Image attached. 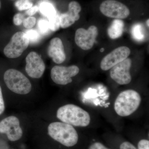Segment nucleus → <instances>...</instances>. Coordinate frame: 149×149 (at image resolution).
Segmentation results:
<instances>
[{
	"instance_id": "f257e3e1",
	"label": "nucleus",
	"mask_w": 149,
	"mask_h": 149,
	"mask_svg": "<svg viewBox=\"0 0 149 149\" xmlns=\"http://www.w3.org/2000/svg\"><path fill=\"white\" fill-rule=\"evenodd\" d=\"M56 116L62 122L76 127H86L91 122V116L88 112L72 104L60 107Z\"/></svg>"
},
{
	"instance_id": "f03ea898",
	"label": "nucleus",
	"mask_w": 149,
	"mask_h": 149,
	"mask_svg": "<svg viewBox=\"0 0 149 149\" xmlns=\"http://www.w3.org/2000/svg\"><path fill=\"white\" fill-rule=\"evenodd\" d=\"M51 138L66 147H72L77 143L78 134L72 125L63 122H53L48 128Z\"/></svg>"
},
{
	"instance_id": "7ed1b4c3",
	"label": "nucleus",
	"mask_w": 149,
	"mask_h": 149,
	"mask_svg": "<svg viewBox=\"0 0 149 149\" xmlns=\"http://www.w3.org/2000/svg\"><path fill=\"white\" fill-rule=\"evenodd\" d=\"M141 102V97L138 92L133 90H126L117 96L114 103V110L119 116H129L139 108Z\"/></svg>"
},
{
	"instance_id": "20e7f679",
	"label": "nucleus",
	"mask_w": 149,
	"mask_h": 149,
	"mask_svg": "<svg viewBox=\"0 0 149 149\" xmlns=\"http://www.w3.org/2000/svg\"><path fill=\"white\" fill-rule=\"evenodd\" d=\"M3 78L8 88L13 93L26 95L31 91L32 85L29 79L17 70H8L5 72Z\"/></svg>"
},
{
	"instance_id": "39448f33",
	"label": "nucleus",
	"mask_w": 149,
	"mask_h": 149,
	"mask_svg": "<svg viewBox=\"0 0 149 149\" xmlns=\"http://www.w3.org/2000/svg\"><path fill=\"white\" fill-rule=\"evenodd\" d=\"M29 42L25 33L17 32L12 36L10 42L4 49V54L8 58H17L21 56L27 49Z\"/></svg>"
},
{
	"instance_id": "423d86ee",
	"label": "nucleus",
	"mask_w": 149,
	"mask_h": 149,
	"mask_svg": "<svg viewBox=\"0 0 149 149\" xmlns=\"http://www.w3.org/2000/svg\"><path fill=\"white\" fill-rule=\"evenodd\" d=\"M100 9L105 16L117 19L127 18L130 14V11L126 6L116 0L104 1L101 4Z\"/></svg>"
},
{
	"instance_id": "0eeeda50",
	"label": "nucleus",
	"mask_w": 149,
	"mask_h": 149,
	"mask_svg": "<svg viewBox=\"0 0 149 149\" xmlns=\"http://www.w3.org/2000/svg\"><path fill=\"white\" fill-rule=\"evenodd\" d=\"M80 69L75 65L69 67L54 66L51 71L52 80L56 84L66 85L72 82V77L79 73Z\"/></svg>"
},
{
	"instance_id": "6e6552de",
	"label": "nucleus",
	"mask_w": 149,
	"mask_h": 149,
	"mask_svg": "<svg viewBox=\"0 0 149 149\" xmlns=\"http://www.w3.org/2000/svg\"><path fill=\"white\" fill-rule=\"evenodd\" d=\"M98 35V28L94 25L90 26L88 29L79 28L75 32L74 41L78 47L88 50L93 47Z\"/></svg>"
},
{
	"instance_id": "1a4fd4ad",
	"label": "nucleus",
	"mask_w": 149,
	"mask_h": 149,
	"mask_svg": "<svg viewBox=\"0 0 149 149\" xmlns=\"http://www.w3.org/2000/svg\"><path fill=\"white\" fill-rule=\"evenodd\" d=\"M132 61L127 58L118 63L111 69V77L116 83L120 85H127L132 80L130 74V69Z\"/></svg>"
},
{
	"instance_id": "9d476101",
	"label": "nucleus",
	"mask_w": 149,
	"mask_h": 149,
	"mask_svg": "<svg viewBox=\"0 0 149 149\" xmlns=\"http://www.w3.org/2000/svg\"><path fill=\"white\" fill-rule=\"evenodd\" d=\"M0 133L6 134L10 141H16L21 139L23 132L18 118L10 116L2 120L0 122Z\"/></svg>"
},
{
	"instance_id": "9b49d317",
	"label": "nucleus",
	"mask_w": 149,
	"mask_h": 149,
	"mask_svg": "<svg viewBox=\"0 0 149 149\" xmlns=\"http://www.w3.org/2000/svg\"><path fill=\"white\" fill-rule=\"evenodd\" d=\"M130 54V49L125 46L115 49L104 57L101 62V68L104 71L111 69L118 63L128 58Z\"/></svg>"
},
{
	"instance_id": "f8f14e48",
	"label": "nucleus",
	"mask_w": 149,
	"mask_h": 149,
	"mask_svg": "<svg viewBox=\"0 0 149 149\" xmlns=\"http://www.w3.org/2000/svg\"><path fill=\"white\" fill-rule=\"evenodd\" d=\"M25 70L29 77L40 78L42 76L45 65L40 56L36 52L29 53L26 58Z\"/></svg>"
},
{
	"instance_id": "ddd939ff",
	"label": "nucleus",
	"mask_w": 149,
	"mask_h": 149,
	"mask_svg": "<svg viewBox=\"0 0 149 149\" xmlns=\"http://www.w3.org/2000/svg\"><path fill=\"white\" fill-rule=\"evenodd\" d=\"M81 7L79 3L72 1L69 3L68 11L60 15V27L65 29L70 27L80 19Z\"/></svg>"
},
{
	"instance_id": "4468645a",
	"label": "nucleus",
	"mask_w": 149,
	"mask_h": 149,
	"mask_svg": "<svg viewBox=\"0 0 149 149\" xmlns=\"http://www.w3.org/2000/svg\"><path fill=\"white\" fill-rule=\"evenodd\" d=\"M48 55L57 64H61L66 58L64 46L61 40L58 37L52 39L48 47Z\"/></svg>"
},
{
	"instance_id": "2eb2a0df",
	"label": "nucleus",
	"mask_w": 149,
	"mask_h": 149,
	"mask_svg": "<svg viewBox=\"0 0 149 149\" xmlns=\"http://www.w3.org/2000/svg\"><path fill=\"white\" fill-rule=\"evenodd\" d=\"M124 23L120 19H114L107 29L108 35L112 40L118 39L122 36L124 31Z\"/></svg>"
},
{
	"instance_id": "dca6fc26",
	"label": "nucleus",
	"mask_w": 149,
	"mask_h": 149,
	"mask_svg": "<svg viewBox=\"0 0 149 149\" xmlns=\"http://www.w3.org/2000/svg\"><path fill=\"white\" fill-rule=\"evenodd\" d=\"M40 13L48 18L56 14L55 8L52 4L48 2H43L39 8Z\"/></svg>"
},
{
	"instance_id": "f3484780",
	"label": "nucleus",
	"mask_w": 149,
	"mask_h": 149,
	"mask_svg": "<svg viewBox=\"0 0 149 149\" xmlns=\"http://www.w3.org/2000/svg\"><path fill=\"white\" fill-rule=\"evenodd\" d=\"M49 27L50 29L53 32L57 31L60 27V15L56 14L53 16L48 18Z\"/></svg>"
},
{
	"instance_id": "a211bd4d",
	"label": "nucleus",
	"mask_w": 149,
	"mask_h": 149,
	"mask_svg": "<svg viewBox=\"0 0 149 149\" xmlns=\"http://www.w3.org/2000/svg\"><path fill=\"white\" fill-rule=\"evenodd\" d=\"M132 36L137 41H141L144 39V35L142 26L140 24H136L134 25L131 30Z\"/></svg>"
},
{
	"instance_id": "6ab92c4d",
	"label": "nucleus",
	"mask_w": 149,
	"mask_h": 149,
	"mask_svg": "<svg viewBox=\"0 0 149 149\" xmlns=\"http://www.w3.org/2000/svg\"><path fill=\"white\" fill-rule=\"evenodd\" d=\"M38 27L41 34L43 35L47 34L50 29L47 20L41 19L38 21Z\"/></svg>"
},
{
	"instance_id": "aec40b11",
	"label": "nucleus",
	"mask_w": 149,
	"mask_h": 149,
	"mask_svg": "<svg viewBox=\"0 0 149 149\" xmlns=\"http://www.w3.org/2000/svg\"><path fill=\"white\" fill-rule=\"evenodd\" d=\"M25 34L27 35L29 42H37L40 39V35L37 30L34 29H29L26 31Z\"/></svg>"
},
{
	"instance_id": "412c9836",
	"label": "nucleus",
	"mask_w": 149,
	"mask_h": 149,
	"mask_svg": "<svg viewBox=\"0 0 149 149\" xmlns=\"http://www.w3.org/2000/svg\"><path fill=\"white\" fill-rule=\"evenodd\" d=\"M36 23V19L35 17L29 16L25 18L23 21V26L27 29L32 28L35 25Z\"/></svg>"
},
{
	"instance_id": "4be33fe9",
	"label": "nucleus",
	"mask_w": 149,
	"mask_h": 149,
	"mask_svg": "<svg viewBox=\"0 0 149 149\" xmlns=\"http://www.w3.org/2000/svg\"><path fill=\"white\" fill-rule=\"evenodd\" d=\"M24 19V15L23 14L17 13L13 17L14 24L16 26H19L23 23Z\"/></svg>"
},
{
	"instance_id": "5701e85b",
	"label": "nucleus",
	"mask_w": 149,
	"mask_h": 149,
	"mask_svg": "<svg viewBox=\"0 0 149 149\" xmlns=\"http://www.w3.org/2000/svg\"><path fill=\"white\" fill-rule=\"evenodd\" d=\"M32 6H33V3L29 1H28L24 2L22 3L17 8L19 11L25 10H28L31 8L32 7Z\"/></svg>"
},
{
	"instance_id": "b1692460",
	"label": "nucleus",
	"mask_w": 149,
	"mask_h": 149,
	"mask_svg": "<svg viewBox=\"0 0 149 149\" xmlns=\"http://www.w3.org/2000/svg\"><path fill=\"white\" fill-rule=\"evenodd\" d=\"M139 149H149V141L143 139L139 141L138 145Z\"/></svg>"
},
{
	"instance_id": "393cba45",
	"label": "nucleus",
	"mask_w": 149,
	"mask_h": 149,
	"mask_svg": "<svg viewBox=\"0 0 149 149\" xmlns=\"http://www.w3.org/2000/svg\"><path fill=\"white\" fill-rule=\"evenodd\" d=\"M88 149H109L101 143L96 142L91 145Z\"/></svg>"
},
{
	"instance_id": "a878e982",
	"label": "nucleus",
	"mask_w": 149,
	"mask_h": 149,
	"mask_svg": "<svg viewBox=\"0 0 149 149\" xmlns=\"http://www.w3.org/2000/svg\"><path fill=\"white\" fill-rule=\"evenodd\" d=\"M120 149H137L129 142H124L120 145Z\"/></svg>"
},
{
	"instance_id": "bb28decb",
	"label": "nucleus",
	"mask_w": 149,
	"mask_h": 149,
	"mask_svg": "<svg viewBox=\"0 0 149 149\" xmlns=\"http://www.w3.org/2000/svg\"><path fill=\"white\" fill-rule=\"evenodd\" d=\"M5 110V104L3 98L1 88L0 86V115L2 114Z\"/></svg>"
},
{
	"instance_id": "cd10ccee",
	"label": "nucleus",
	"mask_w": 149,
	"mask_h": 149,
	"mask_svg": "<svg viewBox=\"0 0 149 149\" xmlns=\"http://www.w3.org/2000/svg\"><path fill=\"white\" fill-rule=\"evenodd\" d=\"M39 10V7L37 6H34L28 9V10L26 12V13L29 16H32V15L35 14Z\"/></svg>"
},
{
	"instance_id": "c85d7f7f",
	"label": "nucleus",
	"mask_w": 149,
	"mask_h": 149,
	"mask_svg": "<svg viewBox=\"0 0 149 149\" xmlns=\"http://www.w3.org/2000/svg\"><path fill=\"white\" fill-rule=\"evenodd\" d=\"M29 1V0H18L15 2V5L16 8H17L22 3L24 2L28 1Z\"/></svg>"
},
{
	"instance_id": "c756f323",
	"label": "nucleus",
	"mask_w": 149,
	"mask_h": 149,
	"mask_svg": "<svg viewBox=\"0 0 149 149\" xmlns=\"http://www.w3.org/2000/svg\"><path fill=\"white\" fill-rule=\"evenodd\" d=\"M149 19H148V20L146 21V24L148 27H149Z\"/></svg>"
},
{
	"instance_id": "7c9ffc66",
	"label": "nucleus",
	"mask_w": 149,
	"mask_h": 149,
	"mask_svg": "<svg viewBox=\"0 0 149 149\" xmlns=\"http://www.w3.org/2000/svg\"><path fill=\"white\" fill-rule=\"evenodd\" d=\"M104 50V48H102V49H101L100 50V51L101 52H103Z\"/></svg>"
},
{
	"instance_id": "2f4dec72",
	"label": "nucleus",
	"mask_w": 149,
	"mask_h": 149,
	"mask_svg": "<svg viewBox=\"0 0 149 149\" xmlns=\"http://www.w3.org/2000/svg\"><path fill=\"white\" fill-rule=\"evenodd\" d=\"M1 8V0H0V9Z\"/></svg>"
},
{
	"instance_id": "473e14b6",
	"label": "nucleus",
	"mask_w": 149,
	"mask_h": 149,
	"mask_svg": "<svg viewBox=\"0 0 149 149\" xmlns=\"http://www.w3.org/2000/svg\"><path fill=\"white\" fill-rule=\"evenodd\" d=\"M12 1H13V0H12Z\"/></svg>"
}]
</instances>
